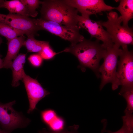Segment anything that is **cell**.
<instances>
[{
  "label": "cell",
  "instance_id": "obj_1",
  "mask_svg": "<svg viewBox=\"0 0 133 133\" xmlns=\"http://www.w3.org/2000/svg\"><path fill=\"white\" fill-rule=\"evenodd\" d=\"M97 40L92 41L85 38L81 42L71 45L63 50L76 56L79 63V67L83 71L88 68L92 70L98 78L100 77L99 72L100 62L103 58L106 48Z\"/></svg>",
  "mask_w": 133,
  "mask_h": 133
},
{
  "label": "cell",
  "instance_id": "obj_2",
  "mask_svg": "<svg viewBox=\"0 0 133 133\" xmlns=\"http://www.w3.org/2000/svg\"><path fill=\"white\" fill-rule=\"evenodd\" d=\"M41 18L72 28L80 29L78 25L77 10L65 0H45L41 1Z\"/></svg>",
  "mask_w": 133,
  "mask_h": 133
},
{
  "label": "cell",
  "instance_id": "obj_3",
  "mask_svg": "<svg viewBox=\"0 0 133 133\" xmlns=\"http://www.w3.org/2000/svg\"><path fill=\"white\" fill-rule=\"evenodd\" d=\"M107 20L101 21L103 27L111 37L114 44L119 47L133 45V31L132 28L121 25L122 20L116 12L110 11L107 14Z\"/></svg>",
  "mask_w": 133,
  "mask_h": 133
},
{
  "label": "cell",
  "instance_id": "obj_4",
  "mask_svg": "<svg viewBox=\"0 0 133 133\" xmlns=\"http://www.w3.org/2000/svg\"><path fill=\"white\" fill-rule=\"evenodd\" d=\"M122 48L115 80L112 84L113 90L117 89L120 85L121 88L133 87V51L128 50L127 46Z\"/></svg>",
  "mask_w": 133,
  "mask_h": 133
},
{
  "label": "cell",
  "instance_id": "obj_5",
  "mask_svg": "<svg viewBox=\"0 0 133 133\" xmlns=\"http://www.w3.org/2000/svg\"><path fill=\"white\" fill-rule=\"evenodd\" d=\"M15 103V100L6 103L0 102V125L3 129L9 133L17 128L26 127L31 122L22 113L14 109L13 106Z\"/></svg>",
  "mask_w": 133,
  "mask_h": 133
},
{
  "label": "cell",
  "instance_id": "obj_6",
  "mask_svg": "<svg viewBox=\"0 0 133 133\" xmlns=\"http://www.w3.org/2000/svg\"><path fill=\"white\" fill-rule=\"evenodd\" d=\"M121 49L114 44L106 49L103 62L100 66L99 72L101 78L100 89L101 90L106 84L109 83L112 84L116 77L117 67Z\"/></svg>",
  "mask_w": 133,
  "mask_h": 133
},
{
  "label": "cell",
  "instance_id": "obj_7",
  "mask_svg": "<svg viewBox=\"0 0 133 133\" xmlns=\"http://www.w3.org/2000/svg\"><path fill=\"white\" fill-rule=\"evenodd\" d=\"M35 23L42 30H45L57 35L74 45L82 41L84 38L79 32L80 29L70 28L53 21L41 18L34 19Z\"/></svg>",
  "mask_w": 133,
  "mask_h": 133
},
{
  "label": "cell",
  "instance_id": "obj_8",
  "mask_svg": "<svg viewBox=\"0 0 133 133\" xmlns=\"http://www.w3.org/2000/svg\"><path fill=\"white\" fill-rule=\"evenodd\" d=\"M0 22L24 32L27 36L34 35L37 34L38 31L42 30L35 23L34 19L16 14L0 13Z\"/></svg>",
  "mask_w": 133,
  "mask_h": 133
},
{
  "label": "cell",
  "instance_id": "obj_9",
  "mask_svg": "<svg viewBox=\"0 0 133 133\" xmlns=\"http://www.w3.org/2000/svg\"><path fill=\"white\" fill-rule=\"evenodd\" d=\"M78 25L80 28H83L89 33L91 37L101 41L106 49L114 44L111 36L104 29L101 24V21H96L89 17H85L79 15Z\"/></svg>",
  "mask_w": 133,
  "mask_h": 133
},
{
  "label": "cell",
  "instance_id": "obj_10",
  "mask_svg": "<svg viewBox=\"0 0 133 133\" xmlns=\"http://www.w3.org/2000/svg\"><path fill=\"white\" fill-rule=\"evenodd\" d=\"M66 2L76 9L85 17H89L102 12L111 11L116 7L106 4L103 0H65Z\"/></svg>",
  "mask_w": 133,
  "mask_h": 133
},
{
  "label": "cell",
  "instance_id": "obj_11",
  "mask_svg": "<svg viewBox=\"0 0 133 133\" xmlns=\"http://www.w3.org/2000/svg\"><path fill=\"white\" fill-rule=\"evenodd\" d=\"M22 81L26 89L29 103L27 113L30 114L36 109L38 102L50 93L43 87L36 79L31 78L25 73Z\"/></svg>",
  "mask_w": 133,
  "mask_h": 133
},
{
  "label": "cell",
  "instance_id": "obj_12",
  "mask_svg": "<svg viewBox=\"0 0 133 133\" xmlns=\"http://www.w3.org/2000/svg\"><path fill=\"white\" fill-rule=\"evenodd\" d=\"M23 35L15 38L8 41V50L6 55L3 59V68H10L12 60L15 58L20 49L23 46L25 40Z\"/></svg>",
  "mask_w": 133,
  "mask_h": 133
},
{
  "label": "cell",
  "instance_id": "obj_13",
  "mask_svg": "<svg viewBox=\"0 0 133 133\" xmlns=\"http://www.w3.org/2000/svg\"><path fill=\"white\" fill-rule=\"evenodd\" d=\"M26 54H19L12 62L10 68L12 71V85L13 87H16L19 86V81L22 80L25 73L24 66L26 62Z\"/></svg>",
  "mask_w": 133,
  "mask_h": 133
},
{
  "label": "cell",
  "instance_id": "obj_14",
  "mask_svg": "<svg viewBox=\"0 0 133 133\" xmlns=\"http://www.w3.org/2000/svg\"><path fill=\"white\" fill-rule=\"evenodd\" d=\"M115 9L118 11L121 15L122 25L128 27V22L133 17V0H120L119 5L116 7Z\"/></svg>",
  "mask_w": 133,
  "mask_h": 133
},
{
  "label": "cell",
  "instance_id": "obj_15",
  "mask_svg": "<svg viewBox=\"0 0 133 133\" xmlns=\"http://www.w3.org/2000/svg\"><path fill=\"white\" fill-rule=\"evenodd\" d=\"M1 8L6 9L9 13L29 17L26 7L20 0H3L0 3Z\"/></svg>",
  "mask_w": 133,
  "mask_h": 133
},
{
  "label": "cell",
  "instance_id": "obj_16",
  "mask_svg": "<svg viewBox=\"0 0 133 133\" xmlns=\"http://www.w3.org/2000/svg\"><path fill=\"white\" fill-rule=\"evenodd\" d=\"M34 36L33 35L27 36L23 46L26 47L28 52L39 53L48 42L37 40L35 38Z\"/></svg>",
  "mask_w": 133,
  "mask_h": 133
},
{
  "label": "cell",
  "instance_id": "obj_17",
  "mask_svg": "<svg viewBox=\"0 0 133 133\" xmlns=\"http://www.w3.org/2000/svg\"><path fill=\"white\" fill-rule=\"evenodd\" d=\"M25 34L23 31L0 22V35L5 37L8 41Z\"/></svg>",
  "mask_w": 133,
  "mask_h": 133
},
{
  "label": "cell",
  "instance_id": "obj_18",
  "mask_svg": "<svg viewBox=\"0 0 133 133\" xmlns=\"http://www.w3.org/2000/svg\"><path fill=\"white\" fill-rule=\"evenodd\" d=\"M123 96L127 102L125 111L133 113V87L121 88L118 93Z\"/></svg>",
  "mask_w": 133,
  "mask_h": 133
},
{
  "label": "cell",
  "instance_id": "obj_19",
  "mask_svg": "<svg viewBox=\"0 0 133 133\" xmlns=\"http://www.w3.org/2000/svg\"><path fill=\"white\" fill-rule=\"evenodd\" d=\"M21 2L26 6L29 16L35 17L38 12L36 9L41 4V1L38 0H20Z\"/></svg>",
  "mask_w": 133,
  "mask_h": 133
},
{
  "label": "cell",
  "instance_id": "obj_20",
  "mask_svg": "<svg viewBox=\"0 0 133 133\" xmlns=\"http://www.w3.org/2000/svg\"><path fill=\"white\" fill-rule=\"evenodd\" d=\"M65 122L64 119L57 115L47 126L49 131L55 132L64 129L65 128Z\"/></svg>",
  "mask_w": 133,
  "mask_h": 133
},
{
  "label": "cell",
  "instance_id": "obj_21",
  "mask_svg": "<svg viewBox=\"0 0 133 133\" xmlns=\"http://www.w3.org/2000/svg\"><path fill=\"white\" fill-rule=\"evenodd\" d=\"M63 52V50L58 53L54 51L50 46L49 43L48 42L44 46L42 50L38 53L43 59L49 60L53 58L56 55Z\"/></svg>",
  "mask_w": 133,
  "mask_h": 133
},
{
  "label": "cell",
  "instance_id": "obj_22",
  "mask_svg": "<svg viewBox=\"0 0 133 133\" xmlns=\"http://www.w3.org/2000/svg\"><path fill=\"white\" fill-rule=\"evenodd\" d=\"M57 115L54 110L50 109L44 110L40 112L41 120L47 126L52 121Z\"/></svg>",
  "mask_w": 133,
  "mask_h": 133
},
{
  "label": "cell",
  "instance_id": "obj_23",
  "mask_svg": "<svg viewBox=\"0 0 133 133\" xmlns=\"http://www.w3.org/2000/svg\"><path fill=\"white\" fill-rule=\"evenodd\" d=\"M28 59L32 66L36 67L40 66L43 62V59L38 53L31 55Z\"/></svg>",
  "mask_w": 133,
  "mask_h": 133
},
{
  "label": "cell",
  "instance_id": "obj_24",
  "mask_svg": "<svg viewBox=\"0 0 133 133\" xmlns=\"http://www.w3.org/2000/svg\"><path fill=\"white\" fill-rule=\"evenodd\" d=\"M123 122V124L122 127L117 131L112 132L110 130H106L105 132L107 133H133V129L129 126L124 122Z\"/></svg>",
  "mask_w": 133,
  "mask_h": 133
},
{
  "label": "cell",
  "instance_id": "obj_25",
  "mask_svg": "<svg viewBox=\"0 0 133 133\" xmlns=\"http://www.w3.org/2000/svg\"><path fill=\"white\" fill-rule=\"evenodd\" d=\"M79 126L74 125L67 128L65 127L63 130L58 132H52L48 131V133H78V130Z\"/></svg>",
  "mask_w": 133,
  "mask_h": 133
},
{
  "label": "cell",
  "instance_id": "obj_26",
  "mask_svg": "<svg viewBox=\"0 0 133 133\" xmlns=\"http://www.w3.org/2000/svg\"><path fill=\"white\" fill-rule=\"evenodd\" d=\"M102 123L103 125V127L101 130V133H103L105 132L107 124V120L106 119H104L102 120Z\"/></svg>",
  "mask_w": 133,
  "mask_h": 133
},
{
  "label": "cell",
  "instance_id": "obj_27",
  "mask_svg": "<svg viewBox=\"0 0 133 133\" xmlns=\"http://www.w3.org/2000/svg\"><path fill=\"white\" fill-rule=\"evenodd\" d=\"M2 56L0 54V69L3 68V60L1 59Z\"/></svg>",
  "mask_w": 133,
  "mask_h": 133
},
{
  "label": "cell",
  "instance_id": "obj_28",
  "mask_svg": "<svg viewBox=\"0 0 133 133\" xmlns=\"http://www.w3.org/2000/svg\"><path fill=\"white\" fill-rule=\"evenodd\" d=\"M39 133H48V131L45 129H43L42 130L39 132Z\"/></svg>",
  "mask_w": 133,
  "mask_h": 133
},
{
  "label": "cell",
  "instance_id": "obj_29",
  "mask_svg": "<svg viewBox=\"0 0 133 133\" xmlns=\"http://www.w3.org/2000/svg\"><path fill=\"white\" fill-rule=\"evenodd\" d=\"M0 133H9L5 131L0 127Z\"/></svg>",
  "mask_w": 133,
  "mask_h": 133
},
{
  "label": "cell",
  "instance_id": "obj_30",
  "mask_svg": "<svg viewBox=\"0 0 133 133\" xmlns=\"http://www.w3.org/2000/svg\"><path fill=\"white\" fill-rule=\"evenodd\" d=\"M2 42V40L1 37L0 36V46L1 43Z\"/></svg>",
  "mask_w": 133,
  "mask_h": 133
},
{
  "label": "cell",
  "instance_id": "obj_31",
  "mask_svg": "<svg viewBox=\"0 0 133 133\" xmlns=\"http://www.w3.org/2000/svg\"><path fill=\"white\" fill-rule=\"evenodd\" d=\"M3 0H0V3H1L3 1Z\"/></svg>",
  "mask_w": 133,
  "mask_h": 133
}]
</instances>
